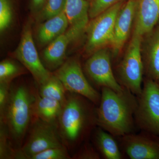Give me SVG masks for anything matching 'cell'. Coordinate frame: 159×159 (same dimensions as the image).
Segmentation results:
<instances>
[{"instance_id":"4","label":"cell","mask_w":159,"mask_h":159,"mask_svg":"<svg viewBox=\"0 0 159 159\" xmlns=\"http://www.w3.org/2000/svg\"><path fill=\"white\" fill-rule=\"evenodd\" d=\"M142 36L133 31L126 51L116 67L117 81L137 97L142 93L144 66L141 52Z\"/></svg>"},{"instance_id":"22","label":"cell","mask_w":159,"mask_h":159,"mask_svg":"<svg viewBox=\"0 0 159 159\" xmlns=\"http://www.w3.org/2000/svg\"><path fill=\"white\" fill-rule=\"evenodd\" d=\"M67 0H47L42 9L37 14L36 20L43 22L65 11Z\"/></svg>"},{"instance_id":"10","label":"cell","mask_w":159,"mask_h":159,"mask_svg":"<svg viewBox=\"0 0 159 159\" xmlns=\"http://www.w3.org/2000/svg\"><path fill=\"white\" fill-rule=\"evenodd\" d=\"M14 56L31 73L38 86L43 84L52 76V74L46 68L40 59L29 23L25 26Z\"/></svg>"},{"instance_id":"17","label":"cell","mask_w":159,"mask_h":159,"mask_svg":"<svg viewBox=\"0 0 159 159\" xmlns=\"http://www.w3.org/2000/svg\"><path fill=\"white\" fill-rule=\"evenodd\" d=\"M93 145L101 157L105 159L124 158L123 152L116 137L97 126L92 135Z\"/></svg>"},{"instance_id":"13","label":"cell","mask_w":159,"mask_h":159,"mask_svg":"<svg viewBox=\"0 0 159 159\" xmlns=\"http://www.w3.org/2000/svg\"><path fill=\"white\" fill-rule=\"evenodd\" d=\"M141 52L145 77L159 84V21L142 37Z\"/></svg>"},{"instance_id":"19","label":"cell","mask_w":159,"mask_h":159,"mask_svg":"<svg viewBox=\"0 0 159 159\" xmlns=\"http://www.w3.org/2000/svg\"><path fill=\"white\" fill-rule=\"evenodd\" d=\"M62 105L57 100L37 94L34 105V117L45 122L57 124Z\"/></svg>"},{"instance_id":"30","label":"cell","mask_w":159,"mask_h":159,"mask_svg":"<svg viewBox=\"0 0 159 159\" xmlns=\"http://www.w3.org/2000/svg\"><path fill=\"white\" fill-rule=\"evenodd\" d=\"M86 1H88V2H92V1H93V0H86Z\"/></svg>"},{"instance_id":"27","label":"cell","mask_w":159,"mask_h":159,"mask_svg":"<svg viewBox=\"0 0 159 159\" xmlns=\"http://www.w3.org/2000/svg\"><path fill=\"white\" fill-rule=\"evenodd\" d=\"M122 0H93L90 3L89 16L92 19Z\"/></svg>"},{"instance_id":"7","label":"cell","mask_w":159,"mask_h":159,"mask_svg":"<svg viewBox=\"0 0 159 159\" xmlns=\"http://www.w3.org/2000/svg\"><path fill=\"white\" fill-rule=\"evenodd\" d=\"M123 5V2L121 1L89 22L85 32L87 40L85 52L87 55L89 56L98 50L110 48L113 39L117 15Z\"/></svg>"},{"instance_id":"26","label":"cell","mask_w":159,"mask_h":159,"mask_svg":"<svg viewBox=\"0 0 159 159\" xmlns=\"http://www.w3.org/2000/svg\"><path fill=\"white\" fill-rule=\"evenodd\" d=\"M12 11L9 0H0V31H5L11 24Z\"/></svg>"},{"instance_id":"1","label":"cell","mask_w":159,"mask_h":159,"mask_svg":"<svg viewBox=\"0 0 159 159\" xmlns=\"http://www.w3.org/2000/svg\"><path fill=\"white\" fill-rule=\"evenodd\" d=\"M97 107L81 95L67 92L57 125L63 144L71 156L89 141L97 127Z\"/></svg>"},{"instance_id":"20","label":"cell","mask_w":159,"mask_h":159,"mask_svg":"<svg viewBox=\"0 0 159 159\" xmlns=\"http://www.w3.org/2000/svg\"><path fill=\"white\" fill-rule=\"evenodd\" d=\"M40 96L57 100L63 105L66 99L67 91L62 83L54 74L43 84L38 86Z\"/></svg>"},{"instance_id":"18","label":"cell","mask_w":159,"mask_h":159,"mask_svg":"<svg viewBox=\"0 0 159 159\" xmlns=\"http://www.w3.org/2000/svg\"><path fill=\"white\" fill-rule=\"evenodd\" d=\"M69 22L65 11L46 20L38 31V39L42 44H49L67 30Z\"/></svg>"},{"instance_id":"8","label":"cell","mask_w":159,"mask_h":159,"mask_svg":"<svg viewBox=\"0 0 159 159\" xmlns=\"http://www.w3.org/2000/svg\"><path fill=\"white\" fill-rule=\"evenodd\" d=\"M54 74L61 81L67 92L81 95L97 106L99 105L101 93L87 79L79 60H67Z\"/></svg>"},{"instance_id":"14","label":"cell","mask_w":159,"mask_h":159,"mask_svg":"<svg viewBox=\"0 0 159 159\" xmlns=\"http://www.w3.org/2000/svg\"><path fill=\"white\" fill-rule=\"evenodd\" d=\"M90 3L86 0H67L64 11L70 26L68 29L75 40L86 31L89 23Z\"/></svg>"},{"instance_id":"6","label":"cell","mask_w":159,"mask_h":159,"mask_svg":"<svg viewBox=\"0 0 159 159\" xmlns=\"http://www.w3.org/2000/svg\"><path fill=\"white\" fill-rule=\"evenodd\" d=\"M64 146L57 124L34 117L25 142L18 150L16 159H29L46 149Z\"/></svg>"},{"instance_id":"25","label":"cell","mask_w":159,"mask_h":159,"mask_svg":"<svg viewBox=\"0 0 159 159\" xmlns=\"http://www.w3.org/2000/svg\"><path fill=\"white\" fill-rule=\"evenodd\" d=\"M73 159H99L101 157L94 145L84 142L72 156Z\"/></svg>"},{"instance_id":"3","label":"cell","mask_w":159,"mask_h":159,"mask_svg":"<svg viewBox=\"0 0 159 159\" xmlns=\"http://www.w3.org/2000/svg\"><path fill=\"white\" fill-rule=\"evenodd\" d=\"M38 88L25 83H11L0 123L5 125L14 148L22 146L34 118Z\"/></svg>"},{"instance_id":"11","label":"cell","mask_w":159,"mask_h":159,"mask_svg":"<svg viewBox=\"0 0 159 159\" xmlns=\"http://www.w3.org/2000/svg\"><path fill=\"white\" fill-rule=\"evenodd\" d=\"M123 154L131 159H159V136L141 130L117 138Z\"/></svg>"},{"instance_id":"28","label":"cell","mask_w":159,"mask_h":159,"mask_svg":"<svg viewBox=\"0 0 159 159\" xmlns=\"http://www.w3.org/2000/svg\"><path fill=\"white\" fill-rule=\"evenodd\" d=\"M10 86L0 84V114L2 112L6 105Z\"/></svg>"},{"instance_id":"9","label":"cell","mask_w":159,"mask_h":159,"mask_svg":"<svg viewBox=\"0 0 159 159\" xmlns=\"http://www.w3.org/2000/svg\"><path fill=\"white\" fill-rule=\"evenodd\" d=\"M109 48L100 49L89 56L85 63L86 74L95 86L107 88L121 92L124 87L119 84L114 74L111 65V53Z\"/></svg>"},{"instance_id":"5","label":"cell","mask_w":159,"mask_h":159,"mask_svg":"<svg viewBox=\"0 0 159 159\" xmlns=\"http://www.w3.org/2000/svg\"><path fill=\"white\" fill-rule=\"evenodd\" d=\"M137 97L136 127L159 136V84L145 77L142 93Z\"/></svg>"},{"instance_id":"2","label":"cell","mask_w":159,"mask_h":159,"mask_svg":"<svg viewBox=\"0 0 159 159\" xmlns=\"http://www.w3.org/2000/svg\"><path fill=\"white\" fill-rule=\"evenodd\" d=\"M101 91L97 107V126L116 138L135 133L137 96L124 87L119 92L107 88H102Z\"/></svg>"},{"instance_id":"15","label":"cell","mask_w":159,"mask_h":159,"mask_svg":"<svg viewBox=\"0 0 159 159\" xmlns=\"http://www.w3.org/2000/svg\"><path fill=\"white\" fill-rule=\"evenodd\" d=\"M159 21V0H137L134 31L143 37Z\"/></svg>"},{"instance_id":"12","label":"cell","mask_w":159,"mask_h":159,"mask_svg":"<svg viewBox=\"0 0 159 159\" xmlns=\"http://www.w3.org/2000/svg\"><path fill=\"white\" fill-rule=\"evenodd\" d=\"M137 0H128L117 15L112 42L110 47L112 57H119L128 40L134 25Z\"/></svg>"},{"instance_id":"16","label":"cell","mask_w":159,"mask_h":159,"mask_svg":"<svg viewBox=\"0 0 159 159\" xmlns=\"http://www.w3.org/2000/svg\"><path fill=\"white\" fill-rule=\"evenodd\" d=\"M75 41L68 29L49 44L43 52L45 66L49 70L58 69L65 62L68 45Z\"/></svg>"},{"instance_id":"23","label":"cell","mask_w":159,"mask_h":159,"mask_svg":"<svg viewBox=\"0 0 159 159\" xmlns=\"http://www.w3.org/2000/svg\"><path fill=\"white\" fill-rule=\"evenodd\" d=\"M18 150L12 145L6 127L0 123V159H16Z\"/></svg>"},{"instance_id":"29","label":"cell","mask_w":159,"mask_h":159,"mask_svg":"<svg viewBox=\"0 0 159 159\" xmlns=\"http://www.w3.org/2000/svg\"><path fill=\"white\" fill-rule=\"evenodd\" d=\"M47 0H31V8L34 13L38 14L45 5Z\"/></svg>"},{"instance_id":"21","label":"cell","mask_w":159,"mask_h":159,"mask_svg":"<svg viewBox=\"0 0 159 159\" xmlns=\"http://www.w3.org/2000/svg\"><path fill=\"white\" fill-rule=\"evenodd\" d=\"M24 69L14 61L6 60L0 63V84L10 86L15 78L24 74Z\"/></svg>"},{"instance_id":"24","label":"cell","mask_w":159,"mask_h":159,"mask_svg":"<svg viewBox=\"0 0 159 159\" xmlns=\"http://www.w3.org/2000/svg\"><path fill=\"white\" fill-rule=\"evenodd\" d=\"M72 156L65 146L46 149L32 156L29 159H71Z\"/></svg>"}]
</instances>
